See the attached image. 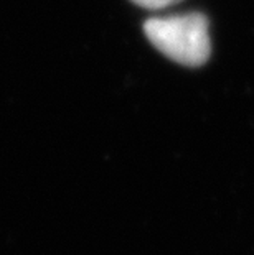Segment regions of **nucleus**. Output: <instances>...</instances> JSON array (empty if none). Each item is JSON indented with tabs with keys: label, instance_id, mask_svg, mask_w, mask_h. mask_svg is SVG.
<instances>
[{
	"label": "nucleus",
	"instance_id": "obj_1",
	"mask_svg": "<svg viewBox=\"0 0 254 255\" xmlns=\"http://www.w3.org/2000/svg\"><path fill=\"white\" fill-rule=\"evenodd\" d=\"M144 31L162 55L183 66H203L212 53L210 21L203 13L149 18L144 23Z\"/></svg>",
	"mask_w": 254,
	"mask_h": 255
},
{
	"label": "nucleus",
	"instance_id": "obj_2",
	"mask_svg": "<svg viewBox=\"0 0 254 255\" xmlns=\"http://www.w3.org/2000/svg\"><path fill=\"white\" fill-rule=\"evenodd\" d=\"M131 2L147 10H164V8L172 7V5L180 3L182 0H131Z\"/></svg>",
	"mask_w": 254,
	"mask_h": 255
}]
</instances>
